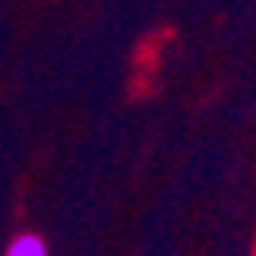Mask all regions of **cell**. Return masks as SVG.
Wrapping results in <instances>:
<instances>
[{"mask_svg":"<svg viewBox=\"0 0 256 256\" xmlns=\"http://www.w3.org/2000/svg\"><path fill=\"white\" fill-rule=\"evenodd\" d=\"M4 256H50V253H47L44 236H37V233H17V236L7 243Z\"/></svg>","mask_w":256,"mask_h":256,"instance_id":"6da1fadb","label":"cell"}]
</instances>
